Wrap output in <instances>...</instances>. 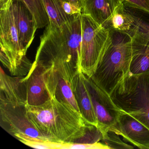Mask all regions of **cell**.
Listing matches in <instances>:
<instances>
[{
	"label": "cell",
	"mask_w": 149,
	"mask_h": 149,
	"mask_svg": "<svg viewBox=\"0 0 149 149\" xmlns=\"http://www.w3.org/2000/svg\"><path fill=\"white\" fill-rule=\"evenodd\" d=\"M123 2V0H84L82 14L90 16L107 29L111 19Z\"/></svg>",
	"instance_id": "cell-10"
},
{
	"label": "cell",
	"mask_w": 149,
	"mask_h": 149,
	"mask_svg": "<svg viewBox=\"0 0 149 149\" xmlns=\"http://www.w3.org/2000/svg\"><path fill=\"white\" fill-rule=\"evenodd\" d=\"M81 14L74 15L61 26H47L34 62L72 76L81 71Z\"/></svg>",
	"instance_id": "cell-2"
},
{
	"label": "cell",
	"mask_w": 149,
	"mask_h": 149,
	"mask_svg": "<svg viewBox=\"0 0 149 149\" xmlns=\"http://www.w3.org/2000/svg\"><path fill=\"white\" fill-rule=\"evenodd\" d=\"M14 136L22 143L32 148L39 149H61L63 144L48 139L33 137L22 133H16Z\"/></svg>",
	"instance_id": "cell-16"
},
{
	"label": "cell",
	"mask_w": 149,
	"mask_h": 149,
	"mask_svg": "<svg viewBox=\"0 0 149 149\" xmlns=\"http://www.w3.org/2000/svg\"><path fill=\"white\" fill-rule=\"evenodd\" d=\"M34 16L37 29L47 26L49 23L42 0H22Z\"/></svg>",
	"instance_id": "cell-15"
},
{
	"label": "cell",
	"mask_w": 149,
	"mask_h": 149,
	"mask_svg": "<svg viewBox=\"0 0 149 149\" xmlns=\"http://www.w3.org/2000/svg\"><path fill=\"white\" fill-rule=\"evenodd\" d=\"M132 56L130 72L138 74L149 72V41L137 35L132 37Z\"/></svg>",
	"instance_id": "cell-13"
},
{
	"label": "cell",
	"mask_w": 149,
	"mask_h": 149,
	"mask_svg": "<svg viewBox=\"0 0 149 149\" xmlns=\"http://www.w3.org/2000/svg\"><path fill=\"white\" fill-rule=\"evenodd\" d=\"M81 71L90 78L112 42V33L91 17L81 14Z\"/></svg>",
	"instance_id": "cell-5"
},
{
	"label": "cell",
	"mask_w": 149,
	"mask_h": 149,
	"mask_svg": "<svg viewBox=\"0 0 149 149\" xmlns=\"http://www.w3.org/2000/svg\"><path fill=\"white\" fill-rule=\"evenodd\" d=\"M85 78V75L81 71L75 76L72 83L74 94L81 114L86 122L97 127V120Z\"/></svg>",
	"instance_id": "cell-11"
},
{
	"label": "cell",
	"mask_w": 149,
	"mask_h": 149,
	"mask_svg": "<svg viewBox=\"0 0 149 149\" xmlns=\"http://www.w3.org/2000/svg\"><path fill=\"white\" fill-rule=\"evenodd\" d=\"M13 0H0L1 10L9 9Z\"/></svg>",
	"instance_id": "cell-21"
},
{
	"label": "cell",
	"mask_w": 149,
	"mask_h": 149,
	"mask_svg": "<svg viewBox=\"0 0 149 149\" xmlns=\"http://www.w3.org/2000/svg\"><path fill=\"white\" fill-rule=\"evenodd\" d=\"M108 149H131L134 147L123 142L119 137L112 131H107L103 133V138L102 139Z\"/></svg>",
	"instance_id": "cell-17"
},
{
	"label": "cell",
	"mask_w": 149,
	"mask_h": 149,
	"mask_svg": "<svg viewBox=\"0 0 149 149\" xmlns=\"http://www.w3.org/2000/svg\"><path fill=\"white\" fill-rule=\"evenodd\" d=\"M137 19L131 7L123 2L111 19L107 27L111 33L132 37L136 31Z\"/></svg>",
	"instance_id": "cell-12"
},
{
	"label": "cell",
	"mask_w": 149,
	"mask_h": 149,
	"mask_svg": "<svg viewBox=\"0 0 149 149\" xmlns=\"http://www.w3.org/2000/svg\"><path fill=\"white\" fill-rule=\"evenodd\" d=\"M25 109L29 122L52 142L66 143L86 139L87 143H94L103 138L101 130L87 123L80 112L56 97H50L40 105L26 104Z\"/></svg>",
	"instance_id": "cell-1"
},
{
	"label": "cell",
	"mask_w": 149,
	"mask_h": 149,
	"mask_svg": "<svg viewBox=\"0 0 149 149\" xmlns=\"http://www.w3.org/2000/svg\"><path fill=\"white\" fill-rule=\"evenodd\" d=\"M85 81L97 120V128L104 133L117 122L121 110L115 104L110 95L89 78L86 76Z\"/></svg>",
	"instance_id": "cell-6"
},
{
	"label": "cell",
	"mask_w": 149,
	"mask_h": 149,
	"mask_svg": "<svg viewBox=\"0 0 149 149\" xmlns=\"http://www.w3.org/2000/svg\"><path fill=\"white\" fill-rule=\"evenodd\" d=\"M22 79L25 81L26 85V104L40 105L50 98L42 65L33 62L27 74Z\"/></svg>",
	"instance_id": "cell-9"
},
{
	"label": "cell",
	"mask_w": 149,
	"mask_h": 149,
	"mask_svg": "<svg viewBox=\"0 0 149 149\" xmlns=\"http://www.w3.org/2000/svg\"><path fill=\"white\" fill-rule=\"evenodd\" d=\"M110 130L122 136L138 148L149 149V129L129 113L121 110Z\"/></svg>",
	"instance_id": "cell-7"
},
{
	"label": "cell",
	"mask_w": 149,
	"mask_h": 149,
	"mask_svg": "<svg viewBox=\"0 0 149 149\" xmlns=\"http://www.w3.org/2000/svg\"><path fill=\"white\" fill-rule=\"evenodd\" d=\"M135 14L137 22L136 31L133 36L137 35L149 41V22L146 21H145L144 19H141L140 16L138 15L136 10Z\"/></svg>",
	"instance_id": "cell-19"
},
{
	"label": "cell",
	"mask_w": 149,
	"mask_h": 149,
	"mask_svg": "<svg viewBox=\"0 0 149 149\" xmlns=\"http://www.w3.org/2000/svg\"><path fill=\"white\" fill-rule=\"evenodd\" d=\"M10 8L13 15L21 44L26 53L38 29L35 19L22 0H13Z\"/></svg>",
	"instance_id": "cell-8"
},
{
	"label": "cell",
	"mask_w": 149,
	"mask_h": 149,
	"mask_svg": "<svg viewBox=\"0 0 149 149\" xmlns=\"http://www.w3.org/2000/svg\"><path fill=\"white\" fill-rule=\"evenodd\" d=\"M108 149L107 146L103 143L100 142L91 143H63L61 149Z\"/></svg>",
	"instance_id": "cell-18"
},
{
	"label": "cell",
	"mask_w": 149,
	"mask_h": 149,
	"mask_svg": "<svg viewBox=\"0 0 149 149\" xmlns=\"http://www.w3.org/2000/svg\"><path fill=\"white\" fill-rule=\"evenodd\" d=\"M123 2L149 13V0H123Z\"/></svg>",
	"instance_id": "cell-20"
},
{
	"label": "cell",
	"mask_w": 149,
	"mask_h": 149,
	"mask_svg": "<svg viewBox=\"0 0 149 149\" xmlns=\"http://www.w3.org/2000/svg\"><path fill=\"white\" fill-rule=\"evenodd\" d=\"M82 11L84 0H66Z\"/></svg>",
	"instance_id": "cell-22"
},
{
	"label": "cell",
	"mask_w": 149,
	"mask_h": 149,
	"mask_svg": "<svg viewBox=\"0 0 149 149\" xmlns=\"http://www.w3.org/2000/svg\"><path fill=\"white\" fill-rule=\"evenodd\" d=\"M115 104L149 129V72L125 77L110 94Z\"/></svg>",
	"instance_id": "cell-4"
},
{
	"label": "cell",
	"mask_w": 149,
	"mask_h": 149,
	"mask_svg": "<svg viewBox=\"0 0 149 149\" xmlns=\"http://www.w3.org/2000/svg\"><path fill=\"white\" fill-rule=\"evenodd\" d=\"M132 56V37L119 33H112V42L104 54L90 79L110 95L130 72Z\"/></svg>",
	"instance_id": "cell-3"
},
{
	"label": "cell",
	"mask_w": 149,
	"mask_h": 149,
	"mask_svg": "<svg viewBox=\"0 0 149 149\" xmlns=\"http://www.w3.org/2000/svg\"><path fill=\"white\" fill-rule=\"evenodd\" d=\"M49 20V25L61 26L72 19L62 9L60 0H42Z\"/></svg>",
	"instance_id": "cell-14"
}]
</instances>
